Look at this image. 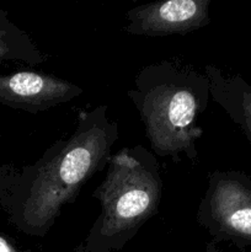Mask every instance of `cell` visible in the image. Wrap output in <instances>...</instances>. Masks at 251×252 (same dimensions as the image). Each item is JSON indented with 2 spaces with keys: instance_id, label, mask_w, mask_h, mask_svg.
<instances>
[{
  "instance_id": "cell-10",
  "label": "cell",
  "mask_w": 251,
  "mask_h": 252,
  "mask_svg": "<svg viewBox=\"0 0 251 252\" xmlns=\"http://www.w3.org/2000/svg\"><path fill=\"white\" fill-rule=\"evenodd\" d=\"M9 25H11V22L6 19L5 12H0V29H1V27L9 26Z\"/></svg>"
},
{
  "instance_id": "cell-3",
  "label": "cell",
  "mask_w": 251,
  "mask_h": 252,
  "mask_svg": "<svg viewBox=\"0 0 251 252\" xmlns=\"http://www.w3.org/2000/svg\"><path fill=\"white\" fill-rule=\"evenodd\" d=\"M106 167L94 192L101 213L83 244L88 252L122 248L157 213L162 197L159 162L143 145L123 148L111 155Z\"/></svg>"
},
{
  "instance_id": "cell-2",
  "label": "cell",
  "mask_w": 251,
  "mask_h": 252,
  "mask_svg": "<svg viewBox=\"0 0 251 252\" xmlns=\"http://www.w3.org/2000/svg\"><path fill=\"white\" fill-rule=\"evenodd\" d=\"M127 95L155 155L172 161L197 159L196 143L203 135L197 122L211 98L204 71L179 59H162L140 69Z\"/></svg>"
},
{
  "instance_id": "cell-7",
  "label": "cell",
  "mask_w": 251,
  "mask_h": 252,
  "mask_svg": "<svg viewBox=\"0 0 251 252\" xmlns=\"http://www.w3.org/2000/svg\"><path fill=\"white\" fill-rule=\"evenodd\" d=\"M211 97L243 129L251 143V86L240 76H226L214 65L204 66Z\"/></svg>"
},
{
  "instance_id": "cell-8",
  "label": "cell",
  "mask_w": 251,
  "mask_h": 252,
  "mask_svg": "<svg viewBox=\"0 0 251 252\" xmlns=\"http://www.w3.org/2000/svg\"><path fill=\"white\" fill-rule=\"evenodd\" d=\"M19 61L29 65H37L48 61L32 39L14 25L0 29V62Z\"/></svg>"
},
{
  "instance_id": "cell-9",
  "label": "cell",
  "mask_w": 251,
  "mask_h": 252,
  "mask_svg": "<svg viewBox=\"0 0 251 252\" xmlns=\"http://www.w3.org/2000/svg\"><path fill=\"white\" fill-rule=\"evenodd\" d=\"M0 252H19L5 238L0 236Z\"/></svg>"
},
{
  "instance_id": "cell-4",
  "label": "cell",
  "mask_w": 251,
  "mask_h": 252,
  "mask_svg": "<svg viewBox=\"0 0 251 252\" xmlns=\"http://www.w3.org/2000/svg\"><path fill=\"white\" fill-rule=\"evenodd\" d=\"M196 219L217 240L251 245V177L239 171L212 172Z\"/></svg>"
},
{
  "instance_id": "cell-6",
  "label": "cell",
  "mask_w": 251,
  "mask_h": 252,
  "mask_svg": "<svg viewBox=\"0 0 251 252\" xmlns=\"http://www.w3.org/2000/svg\"><path fill=\"white\" fill-rule=\"evenodd\" d=\"M83 94V88L51 74L25 70L0 75V102L30 113L51 110Z\"/></svg>"
},
{
  "instance_id": "cell-5",
  "label": "cell",
  "mask_w": 251,
  "mask_h": 252,
  "mask_svg": "<svg viewBox=\"0 0 251 252\" xmlns=\"http://www.w3.org/2000/svg\"><path fill=\"white\" fill-rule=\"evenodd\" d=\"M211 0H166L128 10L125 32L134 36L186 34L209 24Z\"/></svg>"
},
{
  "instance_id": "cell-1",
  "label": "cell",
  "mask_w": 251,
  "mask_h": 252,
  "mask_svg": "<svg viewBox=\"0 0 251 252\" xmlns=\"http://www.w3.org/2000/svg\"><path fill=\"white\" fill-rule=\"evenodd\" d=\"M118 139L108 107L79 112L74 132L47 148L33 165L9 176L7 207L20 230L44 236L62 209L74 203L84 185L107 166Z\"/></svg>"
}]
</instances>
